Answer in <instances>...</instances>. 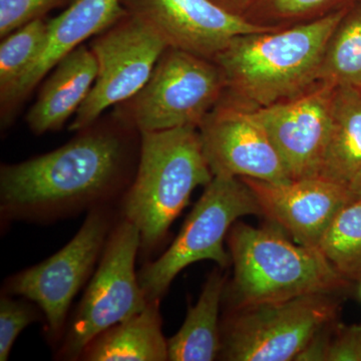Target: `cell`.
<instances>
[{
	"instance_id": "cell-27",
	"label": "cell",
	"mask_w": 361,
	"mask_h": 361,
	"mask_svg": "<svg viewBox=\"0 0 361 361\" xmlns=\"http://www.w3.org/2000/svg\"><path fill=\"white\" fill-rule=\"evenodd\" d=\"M336 323L323 327L297 355L295 361H326L330 338Z\"/></svg>"
},
{
	"instance_id": "cell-18",
	"label": "cell",
	"mask_w": 361,
	"mask_h": 361,
	"mask_svg": "<svg viewBox=\"0 0 361 361\" xmlns=\"http://www.w3.org/2000/svg\"><path fill=\"white\" fill-rule=\"evenodd\" d=\"M226 284L222 268L209 275L198 301L188 308L182 327L168 341V360L212 361L219 357V312Z\"/></svg>"
},
{
	"instance_id": "cell-14",
	"label": "cell",
	"mask_w": 361,
	"mask_h": 361,
	"mask_svg": "<svg viewBox=\"0 0 361 361\" xmlns=\"http://www.w3.org/2000/svg\"><path fill=\"white\" fill-rule=\"evenodd\" d=\"M255 195L261 215L300 245L318 247L336 216L356 198L348 186L322 177L287 184L241 178Z\"/></svg>"
},
{
	"instance_id": "cell-17",
	"label": "cell",
	"mask_w": 361,
	"mask_h": 361,
	"mask_svg": "<svg viewBox=\"0 0 361 361\" xmlns=\"http://www.w3.org/2000/svg\"><path fill=\"white\" fill-rule=\"evenodd\" d=\"M160 301H148L141 312L94 337L78 360H168V341L161 331Z\"/></svg>"
},
{
	"instance_id": "cell-5",
	"label": "cell",
	"mask_w": 361,
	"mask_h": 361,
	"mask_svg": "<svg viewBox=\"0 0 361 361\" xmlns=\"http://www.w3.org/2000/svg\"><path fill=\"white\" fill-rule=\"evenodd\" d=\"M261 215L257 199L241 178L214 176L188 216L172 245L137 271L148 301L161 300L180 271L204 260L224 269L231 257L224 240L239 218Z\"/></svg>"
},
{
	"instance_id": "cell-31",
	"label": "cell",
	"mask_w": 361,
	"mask_h": 361,
	"mask_svg": "<svg viewBox=\"0 0 361 361\" xmlns=\"http://www.w3.org/2000/svg\"><path fill=\"white\" fill-rule=\"evenodd\" d=\"M360 292H361V290H360Z\"/></svg>"
},
{
	"instance_id": "cell-11",
	"label": "cell",
	"mask_w": 361,
	"mask_h": 361,
	"mask_svg": "<svg viewBox=\"0 0 361 361\" xmlns=\"http://www.w3.org/2000/svg\"><path fill=\"white\" fill-rule=\"evenodd\" d=\"M202 147L213 176L290 183V175L255 106L224 92L198 128Z\"/></svg>"
},
{
	"instance_id": "cell-25",
	"label": "cell",
	"mask_w": 361,
	"mask_h": 361,
	"mask_svg": "<svg viewBox=\"0 0 361 361\" xmlns=\"http://www.w3.org/2000/svg\"><path fill=\"white\" fill-rule=\"evenodd\" d=\"M61 0H0V37H6L21 26L44 18Z\"/></svg>"
},
{
	"instance_id": "cell-2",
	"label": "cell",
	"mask_w": 361,
	"mask_h": 361,
	"mask_svg": "<svg viewBox=\"0 0 361 361\" xmlns=\"http://www.w3.org/2000/svg\"><path fill=\"white\" fill-rule=\"evenodd\" d=\"M349 6L317 20L233 39L213 59L224 75L225 92L264 108L310 89L319 82L325 47Z\"/></svg>"
},
{
	"instance_id": "cell-21",
	"label": "cell",
	"mask_w": 361,
	"mask_h": 361,
	"mask_svg": "<svg viewBox=\"0 0 361 361\" xmlns=\"http://www.w3.org/2000/svg\"><path fill=\"white\" fill-rule=\"evenodd\" d=\"M318 248L341 276L361 282V199L355 198L336 216Z\"/></svg>"
},
{
	"instance_id": "cell-26",
	"label": "cell",
	"mask_w": 361,
	"mask_h": 361,
	"mask_svg": "<svg viewBox=\"0 0 361 361\" xmlns=\"http://www.w3.org/2000/svg\"><path fill=\"white\" fill-rule=\"evenodd\" d=\"M326 361H361V322L334 326Z\"/></svg>"
},
{
	"instance_id": "cell-22",
	"label": "cell",
	"mask_w": 361,
	"mask_h": 361,
	"mask_svg": "<svg viewBox=\"0 0 361 361\" xmlns=\"http://www.w3.org/2000/svg\"><path fill=\"white\" fill-rule=\"evenodd\" d=\"M49 21L37 18L4 37L0 45V101L11 96L42 51Z\"/></svg>"
},
{
	"instance_id": "cell-28",
	"label": "cell",
	"mask_w": 361,
	"mask_h": 361,
	"mask_svg": "<svg viewBox=\"0 0 361 361\" xmlns=\"http://www.w3.org/2000/svg\"><path fill=\"white\" fill-rule=\"evenodd\" d=\"M212 1L229 13L245 16L258 0H212Z\"/></svg>"
},
{
	"instance_id": "cell-1",
	"label": "cell",
	"mask_w": 361,
	"mask_h": 361,
	"mask_svg": "<svg viewBox=\"0 0 361 361\" xmlns=\"http://www.w3.org/2000/svg\"><path fill=\"white\" fill-rule=\"evenodd\" d=\"M125 134L80 130L61 148L0 169L2 221L47 223L120 203L132 175Z\"/></svg>"
},
{
	"instance_id": "cell-10",
	"label": "cell",
	"mask_w": 361,
	"mask_h": 361,
	"mask_svg": "<svg viewBox=\"0 0 361 361\" xmlns=\"http://www.w3.org/2000/svg\"><path fill=\"white\" fill-rule=\"evenodd\" d=\"M90 47L96 56L97 75L68 128L75 132L92 127L106 109L137 94L169 47L146 21L128 13L97 35Z\"/></svg>"
},
{
	"instance_id": "cell-6",
	"label": "cell",
	"mask_w": 361,
	"mask_h": 361,
	"mask_svg": "<svg viewBox=\"0 0 361 361\" xmlns=\"http://www.w3.org/2000/svg\"><path fill=\"white\" fill-rule=\"evenodd\" d=\"M225 90L215 61L168 47L142 89L118 104V118L139 133L199 128Z\"/></svg>"
},
{
	"instance_id": "cell-16",
	"label": "cell",
	"mask_w": 361,
	"mask_h": 361,
	"mask_svg": "<svg viewBox=\"0 0 361 361\" xmlns=\"http://www.w3.org/2000/svg\"><path fill=\"white\" fill-rule=\"evenodd\" d=\"M97 75L96 56L87 45H80L61 59L26 115L33 134L61 130L89 96Z\"/></svg>"
},
{
	"instance_id": "cell-24",
	"label": "cell",
	"mask_w": 361,
	"mask_h": 361,
	"mask_svg": "<svg viewBox=\"0 0 361 361\" xmlns=\"http://www.w3.org/2000/svg\"><path fill=\"white\" fill-rule=\"evenodd\" d=\"M42 310L32 301L1 293L0 298V360L6 361L23 329L42 319Z\"/></svg>"
},
{
	"instance_id": "cell-3",
	"label": "cell",
	"mask_w": 361,
	"mask_h": 361,
	"mask_svg": "<svg viewBox=\"0 0 361 361\" xmlns=\"http://www.w3.org/2000/svg\"><path fill=\"white\" fill-rule=\"evenodd\" d=\"M213 178L198 128L140 133L137 169L118 203V216L139 230L140 254L158 250L194 190Z\"/></svg>"
},
{
	"instance_id": "cell-23",
	"label": "cell",
	"mask_w": 361,
	"mask_h": 361,
	"mask_svg": "<svg viewBox=\"0 0 361 361\" xmlns=\"http://www.w3.org/2000/svg\"><path fill=\"white\" fill-rule=\"evenodd\" d=\"M355 0H258L244 18L264 26L286 27L317 20Z\"/></svg>"
},
{
	"instance_id": "cell-29",
	"label": "cell",
	"mask_w": 361,
	"mask_h": 361,
	"mask_svg": "<svg viewBox=\"0 0 361 361\" xmlns=\"http://www.w3.org/2000/svg\"><path fill=\"white\" fill-rule=\"evenodd\" d=\"M348 187L356 198L361 199V170L355 175Z\"/></svg>"
},
{
	"instance_id": "cell-9",
	"label": "cell",
	"mask_w": 361,
	"mask_h": 361,
	"mask_svg": "<svg viewBox=\"0 0 361 361\" xmlns=\"http://www.w3.org/2000/svg\"><path fill=\"white\" fill-rule=\"evenodd\" d=\"M118 219L111 205L92 209L63 249L4 281L2 293L23 297L39 306L47 336L54 343L65 334L71 303L94 274Z\"/></svg>"
},
{
	"instance_id": "cell-30",
	"label": "cell",
	"mask_w": 361,
	"mask_h": 361,
	"mask_svg": "<svg viewBox=\"0 0 361 361\" xmlns=\"http://www.w3.org/2000/svg\"><path fill=\"white\" fill-rule=\"evenodd\" d=\"M356 1L360 2V4H361V0H356Z\"/></svg>"
},
{
	"instance_id": "cell-15",
	"label": "cell",
	"mask_w": 361,
	"mask_h": 361,
	"mask_svg": "<svg viewBox=\"0 0 361 361\" xmlns=\"http://www.w3.org/2000/svg\"><path fill=\"white\" fill-rule=\"evenodd\" d=\"M128 13L122 0H75L63 13L49 20L42 51L16 89L1 103L2 122L32 94L59 61L85 40L108 30Z\"/></svg>"
},
{
	"instance_id": "cell-8",
	"label": "cell",
	"mask_w": 361,
	"mask_h": 361,
	"mask_svg": "<svg viewBox=\"0 0 361 361\" xmlns=\"http://www.w3.org/2000/svg\"><path fill=\"white\" fill-rule=\"evenodd\" d=\"M140 248L137 228L118 217L84 296L66 324L58 360H78L94 337L146 307L148 299L135 268Z\"/></svg>"
},
{
	"instance_id": "cell-19",
	"label": "cell",
	"mask_w": 361,
	"mask_h": 361,
	"mask_svg": "<svg viewBox=\"0 0 361 361\" xmlns=\"http://www.w3.org/2000/svg\"><path fill=\"white\" fill-rule=\"evenodd\" d=\"M361 170V89L336 87L330 132L318 177L349 186Z\"/></svg>"
},
{
	"instance_id": "cell-13",
	"label": "cell",
	"mask_w": 361,
	"mask_h": 361,
	"mask_svg": "<svg viewBox=\"0 0 361 361\" xmlns=\"http://www.w3.org/2000/svg\"><path fill=\"white\" fill-rule=\"evenodd\" d=\"M334 85L317 82L286 101L256 108L292 180L318 177L331 123Z\"/></svg>"
},
{
	"instance_id": "cell-12",
	"label": "cell",
	"mask_w": 361,
	"mask_h": 361,
	"mask_svg": "<svg viewBox=\"0 0 361 361\" xmlns=\"http://www.w3.org/2000/svg\"><path fill=\"white\" fill-rule=\"evenodd\" d=\"M128 13L151 25L169 47L214 59L236 37L277 27L257 25L212 0H122Z\"/></svg>"
},
{
	"instance_id": "cell-7",
	"label": "cell",
	"mask_w": 361,
	"mask_h": 361,
	"mask_svg": "<svg viewBox=\"0 0 361 361\" xmlns=\"http://www.w3.org/2000/svg\"><path fill=\"white\" fill-rule=\"evenodd\" d=\"M334 294H312L230 310L221 322L220 360L290 361L319 330L336 322Z\"/></svg>"
},
{
	"instance_id": "cell-4",
	"label": "cell",
	"mask_w": 361,
	"mask_h": 361,
	"mask_svg": "<svg viewBox=\"0 0 361 361\" xmlns=\"http://www.w3.org/2000/svg\"><path fill=\"white\" fill-rule=\"evenodd\" d=\"M227 242L234 275L226 284L223 300L230 310L336 294L350 284L318 247L295 245L277 230L236 222Z\"/></svg>"
},
{
	"instance_id": "cell-20",
	"label": "cell",
	"mask_w": 361,
	"mask_h": 361,
	"mask_svg": "<svg viewBox=\"0 0 361 361\" xmlns=\"http://www.w3.org/2000/svg\"><path fill=\"white\" fill-rule=\"evenodd\" d=\"M318 80L361 89V4L356 0L327 42Z\"/></svg>"
}]
</instances>
